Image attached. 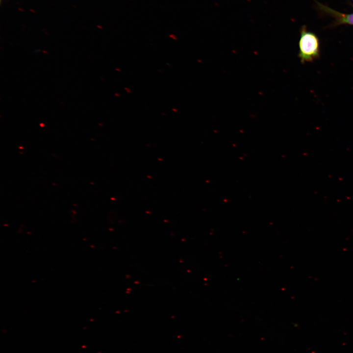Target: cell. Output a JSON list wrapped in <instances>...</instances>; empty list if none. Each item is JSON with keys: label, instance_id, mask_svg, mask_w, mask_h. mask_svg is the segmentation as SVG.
Segmentation results:
<instances>
[{"label": "cell", "instance_id": "4", "mask_svg": "<svg viewBox=\"0 0 353 353\" xmlns=\"http://www.w3.org/2000/svg\"></svg>", "mask_w": 353, "mask_h": 353}, {"label": "cell", "instance_id": "2", "mask_svg": "<svg viewBox=\"0 0 353 353\" xmlns=\"http://www.w3.org/2000/svg\"><path fill=\"white\" fill-rule=\"evenodd\" d=\"M340 20L341 23L353 25V14L343 15L339 14Z\"/></svg>", "mask_w": 353, "mask_h": 353}, {"label": "cell", "instance_id": "3", "mask_svg": "<svg viewBox=\"0 0 353 353\" xmlns=\"http://www.w3.org/2000/svg\"><path fill=\"white\" fill-rule=\"evenodd\" d=\"M169 36V37H170V38H171L172 39H174V40H177V37H176V36L175 35H174V34H170Z\"/></svg>", "mask_w": 353, "mask_h": 353}, {"label": "cell", "instance_id": "1", "mask_svg": "<svg viewBox=\"0 0 353 353\" xmlns=\"http://www.w3.org/2000/svg\"><path fill=\"white\" fill-rule=\"evenodd\" d=\"M299 57L302 62L310 61L319 54V41L317 36L303 27L299 43Z\"/></svg>", "mask_w": 353, "mask_h": 353}]
</instances>
